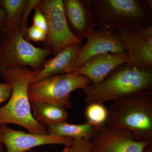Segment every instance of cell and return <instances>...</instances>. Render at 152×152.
<instances>
[{
	"label": "cell",
	"instance_id": "obj_1",
	"mask_svg": "<svg viewBox=\"0 0 152 152\" xmlns=\"http://www.w3.org/2000/svg\"><path fill=\"white\" fill-rule=\"evenodd\" d=\"M85 102L104 104L133 95H152V70L140 69L125 64L118 67L97 83L82 89Z\"/></svg>",
	"mask_w": 152,
	"mask_h": 152
},
{
	"label": "cell",
	"instance_id": "obj_2",
	"mask_svg": "<svg viewBox=\"0 0 152 152\" xmlns=\"http://www.w3.org/2000/svg\"><path fill=\"white\" fill-rule=\"evenodd\" d=\"M38 71L16 66L3 72V80L11 85L12 93L7 103L0 108V125L15 124L31 134H48L46 127L33 117L28 95L29 86Z\"/></svg>",
	"mask_w": 152,
	"mask_h": 152
},
{
	"label": "cell",
	"instance_id": "obj_3",
	"mask_svg": "<svg viewBox=\"0 0 152 152\" xmlns=\"http://www.w3.org/2000/svg\"><path fill=\"white\" fill-rule=\"evenodd\" d=\"M95 27L110 31L135 30L152 25V11L146 0H87Z\"/></svg>",
	"mask_w": 152,
	"mask_h": 152
},
{
	"label": "cell",
	"instance_id": "obj_4",
	"mask_svg": "<svg viewBox=\"0 0 152 152\" xmlns=\"http://www.w3.org/2000/svg\"><path fill=\"white\" fill-rule=\"evenodd\" d=\"M106 126L130 131L137 141H152V95H133L113 101Z\"/></svg>",
	"mask_w": 152,
	"mask_h": 152
},
{
	"label": "cell",
	"instance_id": "obj_5",
	"mask_svg": "<svg viewBox=\"0 0 152 152\" xmlns=\"http://www.w3.org/2000/svg\"><path fill=\"white\" fill-rule=\"evenodd\" d=\"M49 48H37L22 36L20 28L4 31L0 37V72L19 66H28L33 71H39L47 57L51 53Z\"/></svg>",
	"mask_w": 152,
	"mask_h": 152
},
{
	"label": "cell",
	"instance_id": "obj_6",
	"mask_svg": "<svg viewBox=\"0 0 152 152\" xmlns=\"http://www.w3.org/2000/svg\"><path fill=\"white\" fill-rule=\"evenodd\" d=\"M92 83L85 76L74 73L58 75L31 83L28 89L30 104L42 102L72 108L71 93Z\"/></svg>",
	"mask_w": 152,
	"mask_h": 152
},
{
	"label": "cell",
	"instance_id": "obj_7",
	"mask_svg": "<svg viewBox=\"0 0 152 152\" xmlns=\"http://www.w3.org/2000/svg\"><path fill=\"white\" fill-rule=\"evenodd\" d=\"M36 7L46 19L47 39L44 48L51 49L55 56L69 45L83 42L77 39L69 29L62 0L40 1Z\"/></svg>",
	"mask_w": 152,
	"mask_h": 152
},
{
	"label": "cell",
	"instance_id": "obj_8",
	"mask_svg": "<svg viewBox=\"0 0 152 152\" xmlns=\"http://www.w3.org/2000/svg\"><path fill=\"white\" fill-rule=\"evenodd\" d=\"M75 140L48 134H37L15 130L7 125H0V142L5 146L6 152H25L43 145L59 144L68 146Z\"/></svg>",
	"mask_w": 152,
	"mask_h": 152
},
{
	"label": "cell",
	"instance_id": "obj_9",
	"mask_svg": "<svg viewBox=\"0 0 152 152\" xmlns=\"http://www.w3.org/2000/svg\"><path fill=\"white\" fill-rule=\"evenodd\" d=\"M91 141L93 152H142L144 147L149 142L137 141L130 131L106 125Z\"/></svg>",
	"mask_w": 152,
	"mask_h": 152
},
{
	"label": "cell",
	"instance_id": "obj_10",
	"mask_svg": "<svg viewBox=\"0 0 152 152\" xmlns=\"http://www.w3.org/2000/svg\"><path fill=\"white\" fill-rule=\"evenodd\" d=\"M86 38V43L79 53L77 68L81 67L90 58L96 55L104 53L118 54L127 51L118 31L94 29Z\"/></svg>",
	"mask_w": 152,
	"mask_h": 152
},
{
	"label": "cell",
	"instance_id": "obj_11",
	"mask_svg": "<svg viewBox=\"0 0 152 152\" xmlns=\"http://www.w3.org/2000/svg\"><path fill=\"white\" fill-rule=\"evenodd\" d=\"M128 56L127 51L118 54L104 53L96 55L81 67L77 68L74 73L87 77L93 84L97 83L118 67L126 64Z\"/></svg>",
	"mask_w": 152,
	"mask_h": 152
},
{
	"label": "cell",
	"instance_id": "obj_12",
	"mask_svg": "<svg viewBox=\"0 0 152 152\" xmlns=\"http://www.w3.org/2000/svg\"><path fill=\"white\" fill-rule=\"evenodd\" d=\"M83 46V42L71 44L54 58L46 60L43 68L34 76L31 83L53 76L74 73L77 68L79 53Z\"/></svg>",
	"mask_w": 152,
	"mask_h": 152
},
{
	"label": "cell",
	"instance_id": "obj_13",
	"mask_svg": "<svg viewBox=\"0 0 152 152\" xmlns=\"http://www.w3.org/2000/svg\"><path fill=\"white\" fill-rule=\"evenodd\" d=\"M63 8L70 31L79 40L94 29L95 22L89 9L83 1L64 0Z\"/></svg>",
	"mask_w": 152,
	"mask_h": 152
},
{
	"label": "cell",
	"instance_id": "obj_14",
	"mask_svg": "<svg viewBox=\"0 0 152 152\" xmlns=\"http://www.w3.org/2000/svg\"><path fill=\"white\" fill-rule=\"evenodd\" d=\"M126 47L128 66L140 69L152 70V45L140 39L132 30H118Z\"/></svg>",
	"mask_w": 152,
	"mask_h": 152
},
{
	"label": "cell",
	"instance_id": "obj_15",
	"mask_svg": "<svg viewBox=\"0 0 152 152\" xmlns=\"http://www.w3.org/2000/svg\"><path fill=\"white\" fill-rule=\"evenodd\" d=\"M48 134L70 138L75 140L85 139L91 140L102 128L97 127L86 123L81 125L71 124L66 122L47 126Z\"/></svg>",
	"mask_w": 152,
	"mask_h": 152
},
{
	"label": "cell",
	"instance_id": "obj_16",
	"mask_svg": "<svg viewBox=\"0 0 152 152\" xmlns=\"http://www.w3.org/2000/svg\"><path fill=\"white\" fill-rule=\"evenodd\" d=\"M31 105L35 119L45 127L66 121L67 119V113L62 106L42 102H35Z\"/></svg>",
	"mask_w": 152,
	"mask_h": 152
},
{
	"label": "cell",
	"instance_id": "obj_17",
	"mask_svg": "<svg viewBox=\"0 0 152 152\" xmlns=\"http://www.w3.org/2000/svg\"><path fill=\"white\" fill-rule=\"evenodd\" d=\"M28 0H0V7L4 11L7 24L4 31L20 28L21 18Z\"/></svg>",
	"mask_w": 152,
	"mask_h": 152
},
{
	"label": "cell",
	"instance_id": "obj_18",
	"mask_svg": "<svg viewBox=\"0 0 152 152\" xmlns=\"http://www.w3.org/2000/svg\"><path fill=\"white\" fill-rule=\"evenodd\" d=\"M85 115L87 120L86 123L102 128L106 125L108 112L103 104L93 103L88 104Z\"/></svg>",
	"mask_w": 152,
	"mask_h": 152
},
{
	"label": "cell",
	"instance_id": "obj_19",
	"mask_svg": "<svg viewBox=\"0 0 152 152\" xmlns=\"http://www.w3.org/2000/svg\"><path fill=\"white\" fill-rule=\"evenodd\" d=\"M60 152H93L92 144L90 140H75L72 145L64 146Z\"/></svg>",
	"mask_w": 152,
	"mask_h": 152
},
{
	"label": "cell",
	"instance_id": "obj_20",
	"mask_svg": "<svg viewBox=\"0 0 152 152\" xmlns=\"http://www.w3.org/2000/svg\"><path fill=\"white\" fill-rule=\"evenodd\" d=\"M40 1V0H28V2L23 11L21 18L20 28L22 36L25 39H26V31L28 28L27 24L29 16L33 9L35 8L36 6Z\"/></svg>",
	"mask_w": 152,
	"mask_h": 152
},
{
	"label": "cell",
	"instance_id": "obj_21",
	"mask_svg": "<svg viewBox=\"0 0 152 152\" xmlns=\"http://www.w3.org/2000/svg\"><path fill=\"white\" fill-rule=\"evenodd\" d=\"M46 39V33L34 25H32L27 29L26 39L27 41L42 42L45 43Z\"/></svg>",
	"mask_w": 152,
	"mask_h": 152
},
{
	"label": "cell",
	"instance_id": "obj_22",
	"mask_svg": "<svg viewBox=\"0 0 152 152\" xmlns=\"http://www.w3.org/2000/svg\"><path fill=\"white\" fill-rule=\"evenodd\" d=\"M34 10L35 11L33 17V25L47 34V23L45 17L42 12L37 7Z\"/></svg>",
	"mask_w": 152,
	"mask_h": 152
},
{
	"label": "cell",
	"instance_id": "obj_23",
	"mask_svg": "<svg viewBox=\"0 0 152 152\" xmlns=\"http://www.w3.org/2000/svg\"><path fill=\"white\" fill-rule=\"evenodd\" d=\"M133 31L140 39L152 45V25Z\"/></svg>",
	"mask_w": 152,
	"mask_h": 152
},
{
	"label": "cell",
	"instance_id": "obj_24",
	"mask_svg": "<svg viewBox=\"0 0 152 152\" xmlns=\"http://www.w3.org/2000/svg\"><path fill=\"white\" fill-rule=\"evenodd\" d=\"M12 93L11 85L6 83H0V104L8 101Z\"/></svg>",
	"mask_w": 152,
	"mask_h": 152
},
{
	"label": "cell",
	"instance_id": "obj_25",
	"mask_svg": "<svg viewBox=\"0 0 152 152\" xmlns=\"http://www.w3.org/2000/svg\"><path fill=\"white\" fill-rule=\"evenodd\" d=\"M7 24V18L4 11L0 7V36L5 29Z\"/></svg>",
	"mask_w": 152,
	"mask_h": 152
},
{
	"label": "cell",
	"instance_id": "obj_26",
	"mask_svg": "<svg viewBox=\"0 0 152 152\" xmlns=\"http://www.w3.org/2000/svg\"><path fill=\"white\" fill-rule=\"evenodd\" d=\"M142 152H152V141L148 142L144 147Z\"/></svg>",
	"mask_w": 152,
	"mask_h": 152
},
{
	"label": "cell",
	"instance_id": "obj_27",
	"mask_svg": "<svg viewBox=\"0 0 152 152\" xmlns=\"http://www.w3.org/2000/svg\"><path fill=\"white\" fill-rule=\"evenodd\" d=\"M147 5L151 10L152 11V0H146Z\"/></svg>",
	"mask_w": 152,
	"mask_h": 152
},
{
	"label": "cell",
	"instance_id": "obj_28",
	"mask_svg": "<svg viewBox=\"0 0 152 152\" xmlns=\"http://www.w3.org/2000/svg\"><path fill=\"white\" fill-rule=\"evenodd\" d=\"M0 152H5L4 148V145L0 142Z\"/></svg>",
	"mask_w": 152,
	"mask_h": 152
},
{
	"label": "cell",
	"instance_id": "obj_29",
	"mask_svg": "<svg viewBox=\"0 0 152 152\" xmlns=\"http://www.w3.org/2000/svg\"><path fill=\"white\" fill-rule=\"evenodd\" d=\"M25 152H39L38 151H36V150L31 149L28 150V151H26Z\"/></svg>",
	"mask_w": 152,
	"mask_h": 152
},
{
	"label": "cell",
	"instance_id": "obj_30",
	"mask_svg": "<svg viewBox=\"0 0 152 152\" xmlns=\"http://www.w3.org/2000/svg\"><path fill=\"white\" fill-rule=\"evenodd\" d=\"M1 77H2V74L0 72V78Z\"/></svg>",
	"mask_w": 152,
	"mask_h": 152
}]
</instances>
